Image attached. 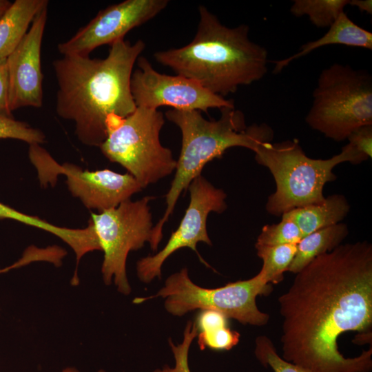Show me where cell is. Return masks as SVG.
<instances>
[{
  "label": "cell",
  "instance_id": "8992f818",
  "mask_svg": "<svg viewBox=\"0 0 372 372\" xmlns=\"http://www.w3.org/2000/svg\"><path fill=\"white\" fill-rule=\"evenodd\" d=\"M305 121L325 137L340 142L372 125V77L363 70L333 63L319 75Z\"/></svg>",
  "mask_w": 372,
  "mask_h": 372
},
{
  "label": "cell",
  "instance_id": "cb8c5ba5",
  "mask_svg": "<svg viewBox=\"0 0 372 372\" xmlns=\"http://www.w3.org/2000/svg\"><path fill=\"white\" fill-rule=\"evenodd\" d=\"M0 219H11L43 229L57 236L63 242L68 241L72 236L70 228L54 225L39 217L19 211L2 203H0Z\"/></svg>",
  "mask_w": 372,
  "mask_h": 372
},
{
  "label": "cell",
  "instance_id": "ba28073f",
  "mask_svg": "<svg viewBox=\"0 0 372 372\" xmlns=\"http://www.w3.org/2000/svg\"><path fill=\"white\" fill-rule=\"evenodd\" d=\"M271 292V285L265 282L259 273L248 280L206 289L194 284L189 277L187 269L183 268L168 277L165 286L156 294L137 298L134 302L141 303L162 297L166 298V310L174 316H181L198 309L214 310L242 324L265 326L269 316L258 309L256 299L258 296H267Z\"/></svg>",
  "mask_w": 372,
  "mask_h": 372
},
{
  "label": "cell",
  "instance_id": "52a82bcc",
  "mask_svg": "<svg viewBox=\"0 0 372 372\" xmlns=\"http://www.w3.org/2000/svg\"><path fill=\"white\" fill-rule=\"evenodd\" d=\"M164 124L161 112L143 107H136L124 118L111 116L106 138L99 147L108 160L125 168L145 188L171 174L176 167L171 149L160 141Z\"/></svg>",
  "mask_w": 372,
  "mask_h": 372
},
{
  "label": "cell",
  "instance_id": "ac0fdd59",
  "mask_svg": "<svg viewBox=\"0 0 372 372\" xmlns=\"http://www.w3.org/2000/svg\"><path fill=\"white\" fill-rule=\"evenodd\" d=\"M348 234L347 225L339 223L302 237L287 271L297 273L318 256L341 245Z\"/></svg>",
  "mask_w": 372,
  "mask_h": 372
},
{
  "label": "cell",
  "instance_id": "6da1fadb",
  "mask_svg": "<svg viewBox=\"0 0 372 372\" xmlns=\"http://www.w3.org/2000/svg\"><path fill=\"white\" fill-rule=\"evenodd\" d=\"M282 355L309 372H370L372 347L355 358L339 351L342 334L371 333L372 245L341 244L296 273L278 298Z\"/></svg>",
  "mask_w": 372,
  "mask_h": 372
},
{
  "label": "cell",
  "instance_id": "30bf717a",
  "mask_svg": "<svg viewBox=\"0 0 372 372\" xmlns=\"http://www.w3.org/2000/svg\"><path fill=\"white\" fill-rule=\"evenodd\" d=\"M188 188L190 201L178 227L172 234L163 249L137 262V276L143 282L149 283L156 277L161 278L164 262L173 253L183 247L194 250L200 260L209 267L199 255L196 245L199 242L212 245L207 230V219L210 212L221 214L227 209V195L202 175L195 178Z\"/></svg>",
  "mask_w": 372,
  "mask_h": 372
},
{
  "label": "cell",
  "instance_id": "4316f807",
  "mask_svg": "<svg viewBox=\"0 0 372 372\" xmlns=\"http://www.w3.org/2000/svg\"><path fill=\"white\" fill-rule=\"evenodd\" d=\"M345 146L352 156L351 164H360L372 156V125L362 126L347 138Z\"/></svg>",
  "mask_w": 372,
  "mask_h": 372
},
{
  "label": "cell",
  "instance_id": "2e32d148",
  "mask_svg": "<svg viewBox=\"0 0 372 372\" xmlns=\"http://www.w3.org/2000/svg\"><path fill=\"white\" fill-rule=\"evenodd\" d=\"M350 209L347 198L341 194L325 198L323 202L291 209L281 216L293 221L302 237L322 228L340 223Z\"/></svg>",
  "mask_w": 372,
  "mask_h": 372
},
{
  "label": "cell",
  "instance_id": "83f0119b",
  "mask_svg": "<svg viewBox=\"0 0 372 372\" xmlns=\"http://www.w3.org/2000/svg\"><path fill=\"white\" fill-rule=\"evenodd\" d=\"M0 115L12 117L9 108V79L7 59H0Z\"/></svg>",
  "mask_w": 372,
  "mask_h": 372
},
{
  "label": "cell",
  "instance_id": "603a6c76",
  "mask_svg": "<svg viewBox=\"0 0 372 372\" xmlns=\"http://www.w3.org/2000/svg\"><path fill=\"white\" fill-rule=\"evenodd\" d=\"M13 138L28 143L29 145L41 144L45 142L43 132L31 127L27 123L17 121L13 117L0 115V139Z\"/></svg>",
  "mask_w": 372,
  "mask_h": 372
},
{
  "label": "cell",
  "instance_id": "7c38bea8",
  "mask_svg": "<svg viewBox=\"0 0 372 372\" xmlns=\"http://www.w3.org/2000/svg\"><path fill=\"white\" fill-rule=\"evenodd\" d=\"M138 68L132 73L131 92L136 107L158 110L167 105L175 110L207 112L211 108L233 107L228 100L181 75L156 72L145 56L137 59Z\"/></svg>",
  "mask_w": 372,
  "mask_h": 372
},
{
  "label": "cell",
  "instance_id": "277c9868",
  "mask_svg": "<svg viewBox=\"0 0 372 372\" xmlns=\"http://www.w3.org/2000/svg\"><path fill=\"white\" fill-rule=\"evenodd\" d=\"M218 120L205 119L200 111L169 110L166 118L176 125L182 134V146L176 161L174 178L165 196L167 207L153 227L151 249L156 251L163 238V228L172 214L181 193L201 175L204 166L220 158L231 147H242L255 152L262 143L271 141V129L266 124L247 126L244 114L233 107L220 109Z\"/></svg>",
  "mask_w": 372,
  "mask_h": 372
},
{
  "label": "cell",
  "instance_id": "5b68a950",
  "mask_svg": "<svg viewBox=\"0 0 372 372\" xmlns=\"http://www.w3.org/2000/svg\"><path fill=\"white\" fill-rule=\"evenodd\" d=\"M259 165L269 169L276 188L266 204L270 214L280 216L299 207L324 201L323 188L335 180L333 168L351 161L344 147L337 155L328 159L308 157L297 140L261 143L254 152Z\"/></svg>",
  "mask_w": 372,
  "mask_h": 372
},
{
  "label": "cell",
  "instance_id": "7a4b0ae2",
  "mask_svg": "<svg viewBox=\"0 0 372 372\" xmlns=\"http://www.w3.org/2000/svg\"><path fill=\"white\" fill-rule=\"evenodd\" d=\"M142 40L124 39L110 45L104 59L63 55L52 62L57 82L56 112L74 123L84 145L100 147L111 116L126 117L136 108L131 92L135 62L145 49Z\"/></svg>",
  "mask_w": 372,
  "mask_h": 372
},
{
  "label": "cell",
  "instance_id": "8fae6325",
  "mask_svg": "<svg viewBox=\"0 0 372 372\" xmlns=\"http://www.w3.org/2000/svg\"><path fill=\"white\" fill-rule=\"evenodd\" d=\"M29 156L39 171H56L66 177L69 191L90 209L99 212L117 207L143 189L129 173L108 169L83 170L72 163L59 165L39 144L30 145Z\"/></svg>",
  "mask_w": 372,
  "mask_h": 372
},
{
  "label": "cell",
  "instance_id": "4dcf8cb0",
  "mask_svg": "<svg viewBox=\"0 0 372 372\" xmlns=\"http://www.w3.org/2000/svg\"><path fill=\"white\" fill-rule=\"evenodd\" d=\"M61 372H80L77 369L74 367H67L63 369ZM97 372H105L103 369H100Z\"/></svg>",
  "mask_w": 372,
  "mask_h": 372
},
{
  "label": "cell",
  "instance_id": "f546056e",
  "mask_svg": "<svg viewBox=\"0 0 372 372\" xmlns=\"http://www.w3.org/2000/svg\"><path fill=\"white\" fill-rule=\"evenodd\" d=\"M11 3L12 2L8 0H0V19L6 12Z\"/></svg>",
  "mask_w": 372,
  "mask_h": 372
},
{
  "label": "cell",
  "instance_id": "e0dca14e",
  "mask_svg": "<svg viewBox=\"0 0 372 372\" xmlns=\"http://www.w3.org/2000/svg\"><path fill=\"white\" fill-rule=\"evenodd\" d=\"M47 0H16L0 19V59H7L28 31Z\"/></svg>",
  "mask_w": 372,
  "mask_h": 372
},
{
  "label": "cell",
  "instance_id": "484cf974",
  "mask_svg": "<svg viewBox=\"0 0 372 372\" xmlns=\"http://www.w3.org/2000/svg\"><path fill=\"white\" fill-rule=\"evenodd\" d=\"M240 334L227 326L216 327L200 332L198 343L200 350L208 347L214 350H230L236 346Z\"/></svg>",
  "mask_w": 372,
  "mask_h": 372
},
{
  "label": "cell",
  "instance_id": "d4e9b609",
  "mask_svg": "<svg viewBox=\"0 0 372 372\" xmlns=\"http://www.w3.org/2000/svg\"><path fill=\"white\" fill-rule=\"evenodd\" d=\"M198 331L196 322L188 321L184 331L183 340L180 344L175 345L172 340L169 339L175 360L174 366L165 365L153 372H191L188 364L189 349L193 340L197 336Z\"/></svg>",
  "mask_w": 372,
  "mask_h": 372
},
{
  "label": "cell",
  "instance_id": "9c48e42d",
  "mask_svg": "<svg viewBox=\"0 0 372 372\" xmlns=\"http://www.w3.org/2000/svg\"><path fill=\"white\" fill-rule=\"evenodd\" d=\"M154 196L125 200L117 207L92 214L90 220L103 252L101 273L105 285L114 280L117 290L128 295L131 287L126 273L128 254L152 239L153 224L149 202Z\"/></svg>",
  "mask_w": 372,
  "mask_h": 372
},
{
  "label": "cell",
  "instance_id": "f1b7e54d",
  "mask_svg": "<svg viewBox=\"0 0 372 372\" xmlns=\"http://www.w3.org/2000/svg\"><path fill=\"white\" fill-rule=\"evenodd\" d=\"M349 4L353 6L361 12H365L367 14H372V1L371 0H351Z\"/></svg>",
  "mask_w": 372,
  "mask_h": 372
},
{
  "label": "cell",
  "instance_id": "ffe728a7",
  "mask_svg": "<svg viewBox=\"0 0 372 372\" xmlns=\"http://www.w3.org/2000/svg\"><path fill=\"white\" fill-rule=\"evenodd\" d=\"M349 2V0H294L290 12L297 17L307 16L318 28H329Z\"/></svg>",
  "mask_w": 372,
  "mask_h": 372
},
{
  "label": "cell",
  "instance_id": "44dd1931",
  "mask_svg": "<svg viewBox=\"0 0 372 372\" xmlns=\"http://www.w3.org/2000/svg\"><path fill=\"white\" fill-rule=\"evenodd\" d=\"M302 238V234L298 227L293 221L282 218L277 224L265 225L256 245L277 246L298 244Z\"/></svg>",
  "mask_w": 372,
  "mask_h": 372
},
{
  "label": "cell",
  "instance_id": "7402d4cb",
  "mask_svg": "<svg viewBox=\"0 0 372 372\" xmlns=\"http://www.w3.org/2000/svg\"><path fill=\"white\" fill-rule=\"evenodd\" d=\"M254 353L261 364L271 368L273 372H309L280 356L273 342L266 335H260L256 339Z\"/></svg>",
  "mask_w": 372,
  "mask_h": 372
},
{
  "label": "cell",
  "instance_id": "1f68e13d",
  "mask_svg": "<svg viewBox=\"0 0 372 372\" xmlns=\"http://www.w3.org/2000/svg\"><path fill=\"white\" fill-rule=\"evenodd\" d=\"M9 270H10L9 267L2 268V269L0 268V274L6 273V272L8 271Z\"/></svg>",
  "mask_w": 372,
  "mask_h": 372
},
{
  "label": "cell",
  "instance_id": "d6986e66",
  "mask_svg": "<svg viewBox=\"0 0 372 372\" xmlns=\"http://www.w3.org/2000/svg\"><path fill=\"white\" fill-rule=\"evenodd\" d=\"M257 255L262 260L259 273L267 284H277L282 281L284 273L292 262L297 249V244L277 246L255 245Z\"/></svg>",
  "mask_w": 372,
  "mask_h": 372
},
{
  "label": "cell",
  "instance_id": "4fadbf2b",
  "mask_svg": "<svg viewBox=\"0 0 372 372\" xmlns=\"http://www.w3.org/2000/svg\"><path fill=\"white\" fill-rule=\"evenodd\" d=\"M168 3V0H125L111 5L71 38L59 43L57 50L62 55L90 56L101 45L124 39L129 31L156 17Z\"/></svg>",
  "mask_w": 372,
  "mask_h": 372
},
{
  "label": "cell",
  "instance_id": "9a60e30c",
  "mask_svg": "<svg viewBox=\"0 0 372 372\" xmlns=\"http://www.w3.org/2000/svg\"><path fill=\"white\" fill-rule=\"evenodd\" d=\"M341 44L351 47L372 49V33L352 21L342 12L328 31L317 40L302 45L298 52L289 57L274 62L273 73H278L291 61L304 56L324 45Z\"/></svg>",
  "mask_w": 372,
  "mask_h": 372
},
{
  "label": "cell",
  "instance_id": "3957f363",
  "mask_svg": "<svg viewBox=\"0 0 372 372\" xmlns=\"http://www.w3.org/2000/svg\"><path fill=\"white\" fill-rule=\"evenodd\" d=\"M198 10L193 40L181 48L155 52L156 61L223 97L262 79L267 72L268 53L249 39V26L228 28L204 6Z\"/></svg>",
  "mask_w": 372,
  "mask_h": 372
},
{
  "label": "cell",
  "instance_id": "5bb4252c",
  "mask_svg": "<svg viewBox=\"0 0 372 372\" xmlns=\"http://www.w3.org/2000/svg\"><path fill=\"white\" fill-rule=\"evenodd\" d=\"M48 18V6L33 19L28 31L7 57L9 108L43 105L41 43Z\"/></svg>",
  "mask_w": 372,
  "mask_h": 372
}]
</instances>
